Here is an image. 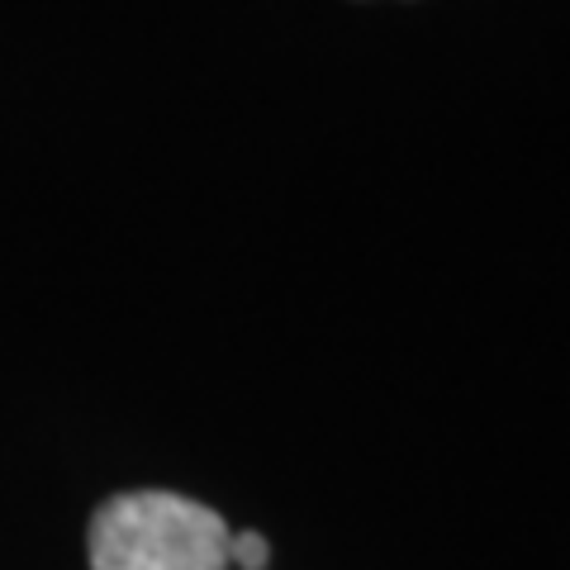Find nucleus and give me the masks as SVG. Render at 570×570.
Here are the masks:
<instances>
[{
  "instance_id": "f257e3e1",
  "label": "nucleus",
  "mask_w": 570,
  "mask_h": 570,
  "mask_svg": "<svg viewBox=\"0 0 570 570\" xmlns=\"http://www.w3.org/2000/svg\"><path fill=\"white\" fill-rule=\"evenodd\" d=\"M228 523L200 499L129 490L91 519V570H228Z\"/></svg>"
},
{
  "instance_id": "f03ea898",
  "label": "nucleus",
  "mask_w": 570,
  "mask_h": 570,
  "mask_svg": "<svg viewBox=\"0 0 570 570\" xmlns=\"http://www.w3.org/2000/svg\"><path fill=\"white\" fill-rule=\"evenodd\" d=\"M228 561L238 570H266L272 566V547H266L262 532H234L228 538Z\"/></svg>"
}]
</instances>
